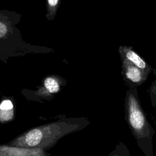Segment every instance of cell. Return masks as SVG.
Wrapping results in <instances>:
<instances>
[{
  "label": "cell",
  "instance_id": "6da1fadb",
  "mask_svg": "<svg viewBox=\"0 0 156 156\" xmlns=\"http://www.w3.org/2000/svg\"><path fill=\"white\" fill-rule=\"evenodd\" d=\"M71 129V126L67 121L59 120L30 129L13 139L7 144L15 147L40 148L46 151Z\"/></svg>",
  "mask_w": 156,
  "mask_h": 156
},
{
  "label": "cell",
  "instance_id": "7a4b0ae2",
  "mask_svg": "<svg viewBox=\"0 0 156 156\" xmlns=\"http://www.w3.org/2000/svg\"><path fill=\"white\" fill-rule=\"evenodd\" d=\"M135 94L130 92L127 96V108L129 125L134 132V134L139 139H151L149 124L146 121L145 116L141 108Z\"/></svg>",
  "mask_w": 156,
  "mask_h": 156
},
{
  "label": "cell",
  "instance_id": "3957f363",
  "mask_svg": "<svg viewBox=\"0 0 156 156\" xmlns=\"http://www.w3.org/2000/svg\"><path fill=\"white\" fill-rule=\"evenodd\" d=\"M49 154L40 148H27L0 144V156H49Z\"/></svg>",
  "mask_w": 156,
  "mask_h": 156
},
{
  "label": "cell",
  "instance_id": "277c9868",
  "mask_svg": "<svg viewBox=\"0 0 156 156\" xmlns=\"http://www.w3.org/2000/svg\"><path fill=\"white\" fill-rule=\"evenodd\" d=\"M121 58H124L138 68L144 74H147L150 71V66L146 62L136 53L130 46H120L118 48Z\"/></svg>",
  "mask_w": 156,
  "mask_h": 156
},
{
  "label": "cell",
  "instance_id": "5b68a950",
  "mask_svg": "<svg viewBox=\"0 0 156 156\" xmlns=\"http://www.w3.org/2000/svg\"><path fill=\"white\" fill-rule=\"evenodd\" d=\"M59 90L60 83L58 79L54 76H48L43 80V85L34 92V94L39 98H46L57 93Z\"/></svg>",
  "mask_w": 156,
  "mask_h": 156
},
{
  "label": "cell",
  "instance_id": "8992f818",
  "mask_svg": "<svg viewBox=\"0 0 156 156\" xmlns=\"http://www.w3.org/2000/svg\"><path fill=\"white\" fill-rule=\"evenodd\" d=\"M122 63V69L127 79L135 83H139L143 80L144 73L134 65L127 60L121 58Z\"/></svg>",
  "mask_w": 156,
  "mask_h": 156
},
{
  "label": "cell",
  "instance_id": "52a82bcc",
  "mask_svg": "<svg viewBox=\"0 0 156 156\" xmlns=\"http://www.w3.org/2000/svg\"><path fill=\"white\" fill-rule=\"evenodd\" d=\"M14 117V108L11 101L4 100L0 104V122H5Z\"/></svg>",
  "mask_w": 156,
  "mask_h": 156
},
{
  "label": "cell",
  "instance_id": "ba28073f",
  "mask_svg": "<svg viewBox=\"0 0 156 156\" xmlns=\"http://www.w3.org/2000/svg\"><path fill=\"white\" fill-rule=\"evenodd\" d=\"M60 0H48V2L49 5L53 9L52 12L54 13L55 12V9L58 6Z\"/></svg>",
  "mask_w": 156,
  "mask_h": 156
},
{
  "label": "cell",
  "instance_id": "9c48e42d",
  "mask_svg": "<svg viewBox=\"0 0 156 156\" xmlns=\"http://www.w3.org/2000/svg\"><path fill=\"white\" fill-rule=\"evenodd\" d=\"M7 32V27L6 26L0 22V37H3Z\"/></svg>",
  "mask_w": 156,
  "mask_h": 156
}]
</instances>
